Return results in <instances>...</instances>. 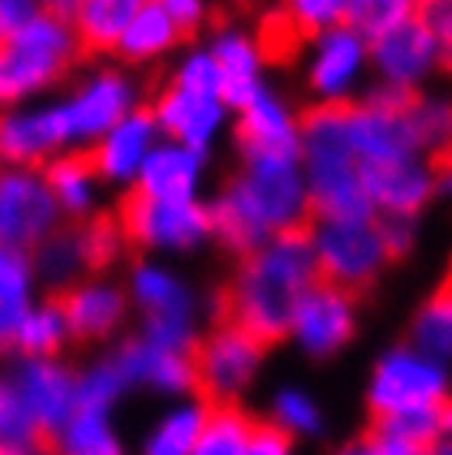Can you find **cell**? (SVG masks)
<instances>
[{
	"label": "cell",
	"instance_id": "obj_1",
	"mask_svg": "<svg viewBox=\"0 0 452 455\" xmlns=\"http://www.w3.org/2000/svg\"><path fill=\"white\" fill-rule=\"evenodd\" d=\"M208 215L212 238L238 258H248L274 235L311 228L301 152L245 156L241 172L231 175L208 202Z\"/></svg>",
	"mask_w": 452,
	"mask_h": 455
},
{
	"label": "cell",
	"instance_id": "obj_2",
	"mask_svg": "<svg viewBox=\"0 0 452 455\" xmlns=\"http://www.w3.org/2000/svg\"><path fill=\"white\" fill-rule=\"evenodd\" d=\"M317 281L320 274L307 228L274 235L268 244L241 258L225 291V320L248 331L264 347H274L287 340L297 304Z\"/></svg>",
	"mask_w": 452,
	"mask_h": 455
},
{
	"label": "cell",
	"instance_id": "obj_3",
	"mask_svg": "<svg viewBox=\"0 0 452 455\" xmlns=\"http://www.w3.org/2000/svg\"><path fill=\"white\" fill-rule=\"evenodd\" d=\"M351 103H314L297 116L301 125V169L314 221H374L360 165L347 132Z\"/></svg>",
	"mask_w": 452,
	"mask_h": 455
},
{
	"label": "cell",
	"instance_id": "obj_4",
	"mask_svg": "<svg viewBox=\"0 0 452 455\" xmlns=\"http://www.w3.org/2000/svg\"><path fill=\"white\" fill-rule=\"evenodd\" d=\"M79 50L73 23L50 13L44 4L11 44L0 46V109L36 103V96L60 86L79 60Z\"/></svg>",
	"mask_w": 452,
	"mask_h": 455
},
{
	"label": "cell",
	"instance_id": "obj_5",
	"mask_svg": "<svg viewBox=\"0 0 452 455\" xmlns=\"http://www.w3.org/2000/svg\"><path fill=\"white\" fill-rule=\"evenodd\" d=\"M129 304L139 310V337L175 353H192L198 343V291L162 258H139L125 277Z\"/></svg>",
	"mask_w": 452,
	"mask_h": 455
},
{
	"label": "cell",
	"instance_id": "obj_6",
	"mask_svg": "<svg viewBox=\"0 0 452 455\" xmlns=\"http://www.w3.org/2000/svg\"><path fill=\"white\" fill-rule=\"evenodd\" d=\"M142 106V86L123 67H96L90 69L63 100H53L60 129L67 139V152L93 148L116 123Z\"/></svg>",
	"mask_w": 452,
	"mask_h": 455
},
{
	"label": "cell",
	"instance_id": "obj_7",
	"mask_svg": "<svg viewBox=\"0 0 452 455\" xmlns=\"http://www.w3.org/2000/svg\"><path fill=\"white\" fill-rule=\"evenodd\" d=\"M449 366L430 360L409 343H393L376 356L367 383V410L374 419L400 416V412L436 410L449 399Z\"/></svg>",
	"mask_w": 452,
	"mask_h": 455
},
{
	"label": "cell",
	"instance_id": "obj_8",
	"mask_svg": "<svg viewBox=\"0 0 452 455\" xmlns=\"http://www.w3.org/2000/svg\"><path fill=\"white\" fill-rule=\"evenodd\" d=\"M116 225L125 244L149 258L158 254H192L212 241L208 202H156L146 195H125Z\"/></svg>",
	"mask_w": 452,
	"mask_h": 455
},
{
	"label": "cell",
	"instance_id": "obj_9",
	"mask_svg": "<svg viewBox=\"0 0 452 455\" xmlns=\"http://www.w3.org/2000/svg\"><path fill=\"white\" fill-rule=\"evenodd\" d=\"M264 353H268V347L231 320H222L205 337H198L192 350V363L205 403H212V406L238 403L258 379L261 366H264Z\"/></svg>",
	"mask_w": 452,
	"mask_h": 455
},
{
	"label": "cell",
	"instance_id": "obj_10",
	"mask_svg": "<svg viewBox=\"0 0 452 455\" xmlns=\"http://www.w3.org/2000/svg\"><path fill=\"white\" fill-rule=\"evenodd\" d=\"M374 221H314L307 228L320 281L357 297L386 271L390 261Z\"/></svg>",
	"mask_w": 452,
	"mask_h": 455
},
{
	"label": "cell",
	"instance_id": "obj_11",
	"mask_svg": "<svg viewBox=\"0 0 452 455\" xmlns=\"http://www.w3.org/2000/svg\"><path fill=\"white\" fill-rule=\"evenodd\" d=\"M63 228L40 169H0V248L34 254Z\"/></svg>",
	"mask_w": 452,
	"mask_h": 455
},
{
	"label": "cell",
	"instance_id": "obj_12",
	"mask_svg": "<svg viewBox=\"0 0 452 455\" xmlns=\"http://www.w3.org/2000/svg\"><path fill=\"white\" fill-rule=\"evenodd\" d=\"M357 320H360L357 297L327 284V281H317L304 294V300L297 304L287 340H295V347L307 360L324 363L351 347V340L357 337Z\"/></svg>",
	"mask_w": 452,
	"mask_h": 455
},
{
	"label": "cell",
	"instance_id": "obj_13",
	"mask_svg": "<svg viewBox=\"0 0 452 455\" xmlns=\"http://www.w3.org/2000/svg\"><path fill=\"white\" fill-rule=\"evenodd\" d=\"M7 376L40 439H53L77 412V370L63 356L17 360Z\"/></svg>",
	"mask_w": 452,
	"mask_h": 455
},
{
	"label": "cell",
	"instance_id": "obj_14",
	"mask_svg": "<svg viewBox=\"0 0 452 455\" xmlns=\"http://www.w3.org/2000/svg\"><path fill=\"white\" fill-rule=\"evenodd\" d=\"M73 343H109L125 331L133 304L109 274H86L57 297Z\"/></svg>",
	"mask_w": 452,
	"mask_h": 455
},
{
	"label": "cell",
	"instance_id": "obj_15",
	"mask_svg": "<svg viewBox=\"0 0 452 455\" xmlns=\"http://www.w3.org/2000/svg\"><path fill=\"white\" fill-rule=\"evenodd\" d=\"M109 360L123 373L129 389H149V393L165 396L172 403L195 396V389H198L192 353L165 350V347H158L139 333H129L116 343L109 350Z\"/></svg>",
	"mask_w": 452,
	"mask_h": 455
},
{
	"label": "cell",
	"instance_id": "obj_16",
	"mask_svg": "<svg viewBox=\"0 0 452 455\" xmlns=\"http://www.w3.org/2000/svg\"><path fill=\"white\" fill-rule=\"evenodd\" d=\"M370 67L383 86L419 92V86L442 67V46L419 17V11L370 44Z\"/></svg>",
	"mask_w": 452,
	"mask_h": 455
},
{
	"label": "cell",
	"instance_id": "obj_17",
	"mask_svg": "<svg viewBox=\"0 0 452 455\" xmlns=\"http://www.w3.org/2000/svg\"><path fill=\"white\" fill-rule=\"evenodd\" d=\"M370 67V44L351 27H334L327 34L311 40V63H307V90L324 106L353 103L363 73Z\"/></svg>",
	"mask_w": 452,
	"mask_h": 455
},
{
	"label": "cell",
	"instance_id": "obj_18",
	"mask_svg": "<svg viewBox=\"0 0 452 455\" xmlns=\"http://www.w3.org/2000/svg\"><path fill=\"white\" fill-rule=\"evenodd\" d=\"M347 132H351V146L360 172L393 169V165L426 159L407 113H386L367 103H351Z\"/></svg>",
	"mask_w": 452,
	"mask_h": 455
},
{
	"label": "cell",
	"instance_id": "obj_19",
	"mask_svg": "<svg viewBox=\"0 0 452 455\" xmlns=\"http://www.w3.org/2000/svg\"><path fill=\"white\" fill-rule=\"evenodd\" d=\"M67 152L53 103L0 109V169H40Z\"/></svg>",
	"mask_w": 452,
	"mask_h": 455
},
{
	"label": "cell",
	"instance_id": "obj_20",
	"mask_svg": "<svg viewBox=\"0 0 452 455\" xmlns=\"http://www.w3.org/2000/svg\"><path fill=\"white\" fill-rule=\"evenodd\" d=\"M149 113L158 125V136L165 142L185 146L192 152L208 156V148L215 146L228 125V109L222 100H205V96H192L182 92L175 86L156 96V103L149 106Z\"/></svg>",
	"mask_w": 452,
	"mask_h": 455
},
{
	"label": "cell",
	"instance_id": "obj_21",
	"mask_svg": "<svg viewBox=\"0 0 452 455\" xmlns=\"http://www.w3.org/2000/svg\"><path fill=\"white\" fill-rule=\"evenodd\" d=\"M158 139L162 136H158V125L149 113V106H139L136 113H129L123 123H116L86 156H90L102 185L133 188L142 165H146L149 152L158 146Z\"/></svg>",
	"mask_w": 452,
	"mask_h": 455
},
{
	"label": "cell",
	"instance_id": "obj_22",
	"mask_svg": "<svg viewBox=\"0 0 452 455\" xmlns=\"http://www.w3.org/2000/svg\"><path fill=\"white\" fill-rule=\"evenodd\" d=\"M208 53L215 57L218 69H222V103L231 113H241L245 106L264 90V57L254 34H248L238 23H225L218 27L212 40H208Z\"/></svg>",
	"mask_w": 452,
	"mask_h": 455
},
{
	"label": "cell",
	"instance_id": "obj_23",
	"mask_svg": "<svg viewBox=\"0 0 452 455\" xmlns=\"http://www.w3.org/2000/svg\"><path fill=\"white\" fill-rule=\"evenodd\" d=\"M205 165H208V156L158 139V146L149 152L146 165L139 172L133 192L156 198V202H198L205 185Z\"/></svg>",
	"mask_w": 452,
	"mask_h": 455
},
{
	"label": "cell",
	"instance_id": "obj_24",
	"mask_svg": "<svg viewBox=\"0 0 452 455\" xmlns=\"http://www.w3.org/2000/svg\"><path fill=\"white\" fill-rule=\"evenodd\" d=\"M235 146L245 156L258 152H301V125L297 113L287 106L284 96L264 83V90L251 100L235 123Z\"/></svg>",
	"mask_w": 452,
	"mask_h": 455
},
{
	"label": "cell",
	"instance_id": "obj_25",
	"mask_svg": "<svg viewBox=\"0 0 452 455\" xmlns=\"http://www.w3.org/2000/svg\"><path fill=\"white\" fill-rule=\"evenodd\" d=\"M360 179L376 215L416 218L436 198L430 159H416L407 165H393V169L360 172Z\"/></svg>",
	"mask_w": 452,
	"mask_h": 455
},
{
	"label": "cell",
	"instance_id": "obj_26",
	"mask_svg": "<svg viewBox=\"0 0 452 455\" xmlns=\"http://www.w3.org/2000/svg\"><path fill=\"white\" fill-rule=\"evenodd\" d=\"M40 172H44L46 188H50L63 218L83 225V221L100 215L102 182L86 152H63V156L46 162Z\"/></svg>",
	"mask_w": 452,
	"mask_h": 455
},
{
	"label": "cell",
	"instance_id": "obj_27",
	"mask_svg": "<svg viewBox=\"0 0 452 455\" xmlns=\"http://www.w3.org/2000/svg\"><path fill=\"white\" fill-rule=\"evenodd\" d=\"M40 300V281H36L34 258L27 251L0 248V353L13 347V337L20 331L23 317Z\"/></svg>",
	"mask_w": 452,
	"mask_h": 455
},
{
	"label": "cell",
	"instance_id": "obj_28",
	"mask_svg": "<svg viewBox=\"0 0 452 455\" xmlns=\"http://www.w3.org/2000/svg\"><path fill=\"white\" fill-rule=\"evenodd\" d=\"M179 44L182 34L175 30V23L169 20L162 0H139L136 13H133L129 27L123 30L113 53L123 63H129V67H146V63L169 57Z\"/></svg>",
	"mask_w": 452,
	"mask_h": 455
},
{
	"label": "cell",
	"instance_id": "obj_29",
	"mask_svg": "<svg viewBox=\"0 0 452 455\" xmlns=\"http://www.w3.org/2000/svg\"><path fill=\"white\" fill-rule=\"evenodd\" d=\"M208 410L212 403H205L202 396L169 403L146 429L139 443V455H192L205 419H208Z\"/></svg>",
	"mask_w": 452,
	"mask_h": 455
},
{
	"label": "cell",
	"instance_id": "obj_30",
	"mask_svg": "<svg viewBox=\"0 0 452 455\" xmlns=\"http://www.w3.org/2000/svg\"><path fill=\"white\" fill-rule=\"evenodd\" d=\"M409 347L442 366L452 363V271L409 320Z\"/></svg>",
	"mask_w": 452,
	"mask_h": 455
},
{
	"label": "cell",
	"instance_id": "obj_31",
	"mask_svg": "<svg viewBox=\"0 0 452 455\" xmlns=\"http://www.w3.org/2000/svg\"><path fill=\"white\" fill-rule=\"evenodd\" d=\"M136 7L139 0H77L73 34L79 46L96 53H113Z\"/></svg>",
	"mask_w": 452,
	"mask_h": 455
},
{
	"label": "cell",
	"instance_id": "obj_32",
	"mask_svg": "<svg viewBox=\"0 0 452 455\" xmlns=\"http://www.w3.org/2000/svg\"><path fill=\"white\" fill-rule=\"evenodd\" d=\"M53 455H129L113 416L77 410L53 439Z\"/></svg>",
	"mask_w": 452,
	"mask_h": 455
},
{
	"label": "cell",
	"instance_id": "obj_33",
	"mask_svg": "<svg viewBox=\"0 0 452 455\" xmlns=\"http://www.w3.org/2000/svg\"><path fill=\"white\" fill-rule=\"evenodd\" d=\"M69 343L73 340L57 300H36V307L23 317L11 350L20 360H53V356H63Z\"/></svg>",
	"mask_w": 452,
	"mask_h": 455
},
{
	"label": "cell",
	"instance_id": "obj_34",
	"mask_svg": "<svg viewBox=\"0 0 452 455\" xmlns=\"http://www.w3.org/2000/svg\"><path fill=\"white\" fill-rule=\"evenodd\" d=\"M36 267V281L50 287L67 291L77 284L79 277H86V261H83V248H79L77 228H60L53 238H46L40 248L30 254Z\"/></svg>",
	"mask_w": 452,
	"mask_h": 455
},
{
	"label": "cell",
	"instance_id": "obj_35",
	"mask_svg": "<svg viewBox=\"0 0 452 455\" xmlns=\"http://www.w3.org/2000/svg\"><path fill=\"white\" fill-rule=\"evenodd\" d=\"M251 426H254V419L238 403L212 406L192 455H245L248 452Z\"/></svg>",
	"mask_w": 452,
	"mask_h": 455
},
{
	"label": "cell",
	"instance_id": "obj_36",
	"mask_svg": "<svg viewBox=\"0 0 452 455\" xmlns=\"http://www.w3.org/2000/svg\"><path fill=\"white\" fill-rule=\"evenodd\" d=\"M125 393H129V387H125L123 373L116 370V363L109 360V353L96 356V360L77 370V410L113 416L116 406L125 399Z\"/></svg>",
	"mask_w": 452,
	"mask_h": 455
},
{
	"label": "cell",
	"instance_id": "obj_37",
	"mask_svg": "<svg viewBox=\"0 0 452 455\" xmlns=\"http://www.w3.org/2000/svg\"><path fill=\"white\" fill-rule=\"evenodd\" d=\"M271 426H278L284 435H301V439H320L327 429V416L320 410L307 389L301 387H281L271 396Z\"/></svg>",
	"mask_w": 452,
	"mask_h": 455
},
{
	"label": "cell",
	"instance_id": "obj_38",
	"mask_svg": "<svg viewBox=\"0 0 452 455\" xmlns=\"http://www.w3.org/2000/svg\"><path fill=\"white\" fill-rule=\"evenodd\" d=\"M416 11L419 4L413 0H343V27H351L367 44H374Z\"/></svg>",
	"mask_w": 452,
	"mask_h": 455
},
{
	"label": "cell",
	"instance_id": "obj_39",
	"mask_svg": "<svg viewBox=\"0 0 452 455\" xmlns=\"http://www.w3.org/2000/svg\"><path fill=\"white\" fill-rule=\"evenodd\" d=\"M409 125L416 132L423 152L442 156L452 148V100L446 96H430L416 92V100L409 106Z\"/></svg>",
	"mask_w": 452,
	"mask_h": 455
},
{
	"label": "cell",
	"instance_id": "obj_40",
	"mask_svg": "<svg viewBox=\"0 0 452 455\" xmlns=\"http://www.w3.org/2000/svg\"><path fill=\"white\" fill-rule=\"evenodd\" d=\"M77 238L90 274H106L125 251V238L116 225V218L96 215L90 221H83V225H77Z\"/></svg>",
	"mask_w": 452,
	"mask_h": 455
},
{
	"label": "cell",
	"instance_id": "obj_41",
	"mask_svg": "<svg viewBox=\"0 0 452 455\" xmlns=\"http://www.w3.org/2000/svg\"><path fill=\"white\" fill-rule=\"evenodd\" d=\"M169 86L192 92V96H205V100H222V69L208 53V46H192L182 53L179 63L172 67Z\"/></svg>",
	"mask_w": 452,
	"mask_h": 455
},
{
	"label": "cell",
	"instance_id": "obj_42",
	"mask_svg": "<svg viewBox=\"0 0 452 455\" xmlns=\"http://www.w3.org/2000/svg\"><path fill=\"white\" fill-rule=\"evenodd\" d=\"M17 449H40V433L13 393L11 376L0 373V452H17Z\"/></svg>",
	"mask_w": 452,
	"mask_h": 455
},
{
	"label": "cell",
	"instance_id": "obj_43",
	"mask_svg": "<svg viewBox=\"0 0 452 455\" xmlns=\"http://www.w3.org/2000/svg\"><path fill=\"white\" fill-rule=\"evenodd\" d=\"M258 46H261V57L264 63H291L297 57V50H301V34L295 30V23L287 17V11H274L268 13L264 20H261V30H258Z\"/></svg>",
	"mask_w": 452,
	"mask_h": 455
},
{
	"label": "cell",
	"instance_id": "obj_44",
	"mask_svg": "<svg viewBox=\"0 0 452 455\" xmlns=\"http://www.w3.org/2000/svg\"><path fill=\"white\" fill-rule=\"evenodd\" d=\"M374 433L393 435L400 443H409L416 449H426L440 439V426H436V410H416V412H400V416H383L374 419L370 426Z\"/></svg>",
	"mask_w": 452,
	"mask_h": 455
},
{
	"label": "cell",
	"instance_id": "obj_45",
	"mask_svg": "<svg viewBox=\"0 0 452 455\" xmlns=\"http://www.w3.org/2000/svg\"><path fill=\"white\" fill-rule=\"evenodd\" d=\"M287 17L301 40H317L320 34L343 23V0H295L287 7Z\"/></svg>",
	"mask_w": 452,
	"mask_h": 455
},
{
	"label": "cell",
	"instance_id": "obj_46",
	"mask_svg": "<svg viewBox=\"0 0 452 455\" xmlns=\"http://www.w3.org/2000/svg\"><path fill=\"white\" fill-rule=\"evenodd\" d=\"M376 235H380V244L386 251V261H403L407 254H413L416 248V218H390V215H376Z\"/></svg>",
	"mask_w": 452,
	"mask_h": 455
},
{
	"label": "cell",
	"instance_id": "obj_47",
	"mask_svg": "<svg viewBox=\"0 0 452 455\" xmlns=\"http://www.w3.org/2000/svg\"><path fill=\"white\" fill-rule=\"evenodd\" d=\"M419 17L426 20L432 36L440 40L442 67L452 73V0H430V4H419Z\"/></svg>",
	"mask_w": 452,
	"mask_h": 455
},
{
	"label": "cell",
	"instance_id": "obj_48",
	"mask_svg": "<svg viewBox=\"0 0 452 455\" xmlns=\"http://www.w3.org/2000/svg\"><path fill=\"white\" fill-rule=\"evenodd\" d=\"M245 455H295V439L284 435L278 426L268 419H254L248 439V452Z\"/></svg>",
	"mask_w": 452,
	"mask_h": 455
},
{
	"label": "cell",
	"instance_id": "obj_49",
	"mask_svg": "<svg viewBox=\"0 0 452 455\" xmlns=\"http://www.w3.org/2000/svg\"><path fill=\"white\" fill-rule=\"evenodd\" d=\"M40 11H44V4H36V0H0V46L11 44Z\"/></svg>",
	"mask_w": 452,
	"mask_h": 455
},
{
	"label": "cell",
	"instance_id": "obj_50",
	"mask_svg": "<svg viewBox=\"0 0 452 455\" xmlns=\"http://www.w3.org/2000/svg\"><path fill=\"white\" fill-rule=\"evenodd\" d=\"M162 7L169 13V20L175 23V30L182 36H192L198 34L208 20V7L202 0H162Z\"/></svg>",
	"mask_w": 452,
	"mask_h": 455
},
{
	"label": "cell",
	"instance_id": "obj_51",
	"mask_svg": "<svg viewBox=\"0 0 452 455\" xmlns=\"http://www.w3.org/2000/svg\"><path fill=\"white\" fill-rule=\"evenodd\" d=\"M432 182H436V195L452 198V148L432 159Z\"/></svg>",
	"mask_w": 452,
	"mask_h": 455
},
{
	"label": "cell",
	"instance_id": "obj_52",
	"mask_svg": "<svg viewBox=\"0 0 452 455\" xmlns=\"http://www.w3.org/2000/svg\"><path fill=\"white\" fill-rule=\"evenodd\" d=\"M436 426H440V439H449L452 443V396L442 399L436 406Z\"/></svg>",
	"mask_w": 452,
	"mask_h": 455
},
{
	"label": "cell",
	"instance_id": "obj_53",
	"mask_svg": "<svg viewBox=\"0 0 452 455\" xmlns=\"http://www.w3.org/2000/svg\"><path fill=\"white\" fill-rule=\"evenodd\" d=\"M334 455H376V452L370 449V443H367V439H357V443H347L340 452H334Z\"/></svg>",
	"mask_w": 452,
	"mask_h": 455
},
{
	"label": "cell",
	"instance_id": "obj_54",
	"mask_svg": "<svg viewBox=\"0 0 452 455\" xmlns=\"http://www.w3.org/2000/svg\"><path fill=\"white\" fill-rule=\"evenodd\" d=\"M423 455H452V443L449 439H436L432 445L423 449Z\"/></svg>",
	"mask_w": 452,
	"mask_h": 455
},
{
	"label": "cell",
	"instance_id": "obj_55",
	"mask_svg": "<svg viewBox=\"0 0 452 455\" xmlns=\"http://www.w3.org/2000/svg\"><path fill=\"white\" fill-rule=\"evenodd\" d=\"M0 455H44L40 449H17V452H0Z\"/></svg>",
	"mask_w": 452,
	"mask_h": 455
}]
</instances>
